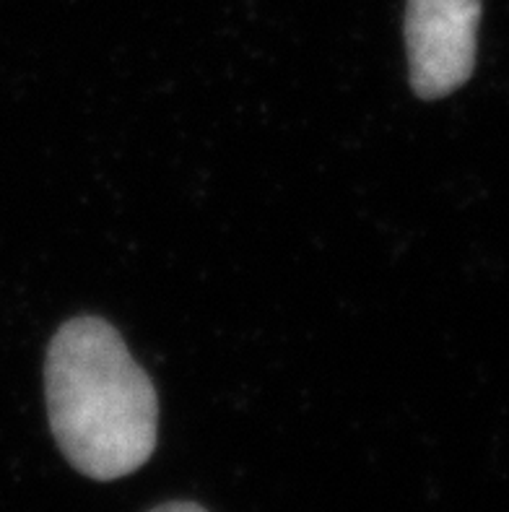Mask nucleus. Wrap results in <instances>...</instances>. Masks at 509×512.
<instances>
[{
  "mask_svg": "<svg viewBox=\"0 0 509 512\" xmlns=\"http://www.w3.org/2000/svg\"><path fill=\"white\" fill-rule=\"evenodd\" d=\"M45 390L52 435L78 474L115 481L154 455L156 390L110 323L76 318L55 333Z\"/></svg>",
  "mask_w": 509,
  "mask_h": 512,
  "instance_id": "nucleus-1",
  "label": "nucleus"
},
{
  "mask_svg": "<svg viewBox=\"0 0 509 512\" xmlns=\"http://www.w3.org/2000/svg\"><path fill=\"white\" fill-rule=\"evenodd\" d=\"M481 0H408L411 86L421 99L447 97L476 65Z\"/></svg>",
  "mask_w": 509,
  "mask_h": 512,
  "instance_id": "nucleus-2",
  "label": "nucleus"
},
{
  "mask_svg": "<svg viewBox=\"0 0 509 512\" xmlns=\"http://www.w3.org/2000/svg\"><path fill=\"white\" fill-rule=\"evenodd\" d=\"M149 512H208L198 505V502H164V505L154 507Z\"/></svg>",
  "mask_w": 509,
  "mask_h": 512,
  "instance_id": "nucleus-3",
  "label": "nucleus"
}]
</instances>
